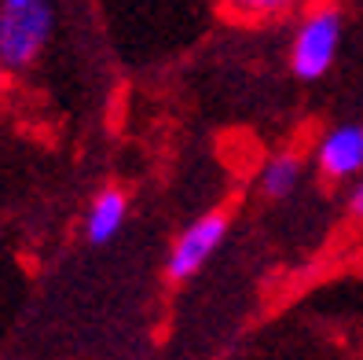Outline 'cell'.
I'll list each match as a JSON object with an SVG mask.
<instances>
[{"label": "cell", "instance_id": "obj_1", "mask_svg": "<svg viewBox=\"0 0 363 360\" xmlns=\"http://www.w3.org/2000/svg\"><path fill=\"white\" fill-rule=\"evenodd\" d=\"M341 33H345V18H341L337 4L330 0H315L305 4L290 33V70L297 81H319L334 70L337 52H341Z\"/></svg>", "mask_w": 363, "mask_h": 360}, {"label": "cell", "instance_id": "obj_7", "mask_svg": "<svg viewBox=\"0 0 363 360\" xmlns=\"http://www.w3.org/2000/svg\"><path fill=\"white\" fill-rule=\"evenodd\" d=\"M217 4L246 26H268V23H283L286 15L301 11L305 0H217Z\"/></svg>", "mask_w": 363, "mask_h": 360}, {"label": "cell", "instance_id": "obj_9", "mask_svg": "<svg viewBox=\"0 0 363 360\" xmlns=\"http://www.w3.org/2000/svg\"><path fill=\"white\" fill-rule=\"evenodd\" d=\"M8 74H11V70L4 67V59H0V89H4V77H8Z\"/></svg>", "mask_w": 363, "mask_h": 360}, {"label": "cell", "instance_id": "obj_5", "mask_svg": "<svg viewBox=\"0 0 363 360\" xmlns=\"http://www.w3.org/2000/svg\"><path fill=\"white\" fill-rule=\"evenodd\" d=\"M129 221V195L118 184H106L92 195L89 209H84V239L92 246H106L118 239V231Z\"/></svg>", "mask_w": 363, "mask_h": 360}, {"label": "cell", "instance_id": "obj_3", "mask_svg": "<svg viewBox=\"0 0 363 360\" xmlns=\"http://www.w3.org/2000/svg\"><path fill=\"white\" fill-rule=\"evenodd\" d=\"M228 228H231V217L224 209H209V214L195 217L187 228H180V236L173 239L165 253V280L169 283H187L195 280L199 272L213 261L228 239Z\"/></svg>", "mask_w": 363, "mask_h": 360}, {"label": "cell", "instance_id": "obj_2", "mask_svg": "<svg viewBox=\"0 0 363 360\" xmlns=\"http://www.w3.org/2000/svg\"><path fill=\"white\" fill-rule=\"evenodd\" d=\"M55 37V0H0V59L11 74L37 67Z\"/></svg>", "mask_w": 363, "mask_h": 360}, {"label": "cell", "instance_id": "obj_6", "mask_svg": "<svg viewBox=\"0 0 363 360\" xmlns=\"http://www.w3.org/2000/svg\"><path fill=\"white\" fill-rule=\"evenodd\" d=\"M305 173H308V158L294 147H283L264 158V165L257 169V192L261 199L268 202H283V199H294L305 184Z\"/></svg>", "mask_w": 363, "mask_h": 360}, {"label": "cell", "instance_id": "obj_4", "mask_svg": "<svg viewBox=\"0 0 363 360\" xmlns=\"http://www.w3.org/2000/svg\"><path fill=\"white\" fill-rule=\"evenodd\" d=\"M312 169L327 184H352L363 177V125L337 121L327 125L312 143Z\"/></svg>", "mask_w": 363, "mask_h": 360}, {"label": "cell", "instance_id": "obj_8", "mask_svg": "<svg viewBox=\"0 0 363 360\" xmlns=\"http://www.w3.org/2000/svg\"><path fill=\"white\" fill-rule=\"evenodd\" d=\"M345 209L356 224H363V177L349 184V195H345Z\"/></svg>", "mask_w": 363, "mask_h": 360}]
</instances>
